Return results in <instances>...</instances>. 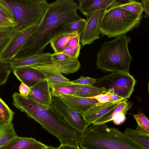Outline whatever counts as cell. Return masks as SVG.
Wrapping results in <instances>:
<instances>
[{
	"instance_id": "1",
	"label": "cell",
	"mask_w": 149,
	"mask_h": 149,
	"mask_svg": "<svg viewBox=\"0 0 149 149\" xmlns=\"http://www.w3.org/2000/svg\"><path fill=\"white\" fill-rule=\"evenodd\" d=\"M73 0H57L49 4L36 31L26 40L13 59L43 53L47 46L59 35L63 26L82 18Z\"/></svg>"
},
{
	"instance_id": "2",
	"label": "cell",
	"mask_w": 149,
	"mask_h": 149,
	"mask_svg": "<svg viewBox=\"0 0 149 149\" xmlns=\"http://www.w3.org/2000/svg\"><path fill=\"white\" fill-rule=\"evenodd\" d=\"M13 104L34 120L42 127L57 138L61 144L79 146L82 133L72 127L56 109L52 102L48 106L37 103L28 96L15 92Z\"/></svg>"
},
{
	"instance_id": "3",
	"label": "cell",
	"mask_w": 149,
	"mask_h": 149,
	"mask_svg": "<svg viewBox=\"0 0 149 149\" xmlns=\"http://www.w3.org/2000/svg\"><path fill=\"white\" fill-rule=\"evenodd\" d=\"M81 149H143L119 129L105 124L91 125L82 133Z\"/></svg>"
},
{
	"instance_id": "4",
	"label": "cell",
	"mask_w": 149,
	"mask_h": 149,
	"mask_svg": "<svg viewBox=\"0 0 149 149\" xmlns=\"http://www.w3.org/2000/svg\"><path fill=\"white\" fill-rule=\"evenodd\" d=\"M130 37L125 35L104 42L97 54L96 68L107 72H129L132 58L128 48Z\"/></svg>"
},
{
	"instance_id": "5",
	"label": "cell",
	"mask_w": 149,
	"mask_h": 149,
	"mask_svg": "<svg viewBox=\"0 0 149 149\" xmlns=\"http://www.w3.org/2000/svg\"><path fill=\"white\" fill-rule=\"evenodd\" d=\"M116 0L104 11L100 24V33L109 38L125 35L139 26L142 15L120 8Z\"/></svg>"
},
{
	"instance_id": "6",
	"label": "cell",
	"mask_w": 149,
	"mask_h": 149,
	"mask_svg": "<svg viewBox=\"0 0 149 149\" xmlns=\"http://www.w3.org/2000/svg\"><path fill=\"white\" fill-rule=\"evenodd\" d=\"M49 4L46 0H0V5L14 16L19 30L38 25Z\"/></svg>"
},
{
	"instance_id": "7",
	"label": "cell",
	"mask_w": 149,
	"mask_h": 149,
	"mask_svg": "<svg viewBox=\"0 0 149 149\" xmlns=\"http://www.w3.org/2000/svg\"><path fill=\"white\" fill-rule=\"evenodd\" d=\"M136 83L129 72H115L97 79L93 86L105 88L106 93H114L125 100L130 97Z\"/></svg>"
},
{
	"instance_id": "8",
	"label": "cell",
	"mask_w": 149,
	"mask_h": 149,
	"mask_svg": "<svg viewBox=\"0 0 149 149\" xmlns=\"http://www.w3.org/2000/svg\"><path fill=\"white\" fill-rule=\"evenodd\" d=\"M52 101L59 113L77 131L82 133L91 125L82 114L77 111L59 97L52 96Z\"/></svg>"
},
{
	"instance_id": "9",
	"label": "cell",
	"mask_w": 149,
	"mask_h": 149,
	"mask_svg": "<svg viewBox=\"0 0 149 149\" xmlns=\"http://www.w3.org/2000/svg\"><path fill=\"white\" fill-rule=\"evenodd\" d=\"M38 26H32L22 30L15 28L14 35L3 50L0 58L9 62L14 58L26 40L36 31Z\"/></svg>"
},
{
	"instance_id": "10",
	"label": "cell",
	"mask_w": 149,
	"mask_h": 149,
	"mask_svg": "<svg viewBox=\"0 0 149 149\" xmlns=\"http://www.w3.org/2000/svg\"><path fill=\"white\" fill-rule=\"evenodd\" d=\"M105 10L102 9L96 11L86 19L84 28L80 35V42L83 46L90 45L95 40L100 38V23Z\"/></svg>"
},
{
	"instance_id": "11",
	"label": "cell",
	"mask_w": 149,
	"mask_h": 149,
	"mask_svg": "<svg viewBox=\"0 0 149 149\" xmlns=\"http://www.w3.org/2000/svg\"><path fill=\"white\" fill-rule=\"evenodd\" d=\"M29 66L42 71H57L66 74L73 73L81 67L78 59L73 58L59 61H53L51 60Z\"/></svg>"
},
{
	"instance_id": "12",
	"label": "cell",
	"mask_w": 149,
	"mask_h": 149,
	"mask_svg": "<svg viewBox=\"0 0 149 149\" xmlns=\"http://www.w3.org/2000/svg\"><path fill=\"white\" fill-rule=\"evenodd\" d=\"M12 71L19 81L30 88L39 82L47 79L43 72L30 66L17 68Z\"/></svg>"
},
{
	"instance_id": "13",
	"label": "cell",
	"mask_w": 149,
	"mask_h": 149,
	"mask_svg": "<svg viewBox=\"0 0 149 149\" xmlns=\"http://www.w3.org/2000/svg\"><path fill=\"white\" fill-rule=\"evenodd\" d=\"M123 100L103 104L98 102L83 115L86 121L91 125L111 112Z\"/></svg>"
},
{
	"instance_id": "14",
	"label": "cell",
	"mask_w": 149,
	"mask_h": 149,
	"mask_svg": "<svg viewBox=\"0 0 149 149\" xmlns=\"http://www.w3.org/2000/svg\"><path fill=\"white\" fill-rule=\"evenodd\" d=\"M28 96L38 103L49 106L52 101L49 84L48 79H46L41 81L30 88Z\"/></svg>"
},
{
	"instance_id": "15",
	"label": "cell",
	"mask_w": 149,
	"mask_h": 149,
	"mask_svg": "<svg viewBox=\"0 0 149 149\" xmlns=\"http://www.w3.org/2000/svg\"><path fill=\"white\" fill-rule=\"evenodd\" d=\"M58 97L77 111L82 114L99 102L94 98L81 97L74 95H63Z\"/></svg>"
},
{
	"instance_id": "16",
	"label": "cell",
	"mask_w": 149,
	"mask_h": 149,
	"mask_svg": "<svg viewBox=\"0 0 149 149\" xmlns=\"http://www.w3.org/2000/svg\"><path fill=\"white\" fill-rule=\"evenodd\" d=\"M48 146L35 138L19 137L13 138L0 149H43Z\"/></svg>"
},
{
	"instance_id": "17",
	"label": "cell",
	"mask_w": 149,
	"mask_h": 149,
	"mask_svg": "<svg viewBox=\"0 0 149 149\" xmlns=\"http://www.w3.org/2000/svg\"><path fill=\"white\" fill-rule=\"evenodd\" d=\"M115 0H79L78 9L87 19L95 12L108 8Z\"/></svg>"
},
{
	"instance_id": "18",
	"label": "cell",
	"mask_w": 149,
	"mask_h": 149,
	"mask_svg": "<svg viewBox=\"0 0 149 149\" xmlns=\"http://www.w3.org/2000/svg\"><path fill=\"white\" fill-rule=\"evenodd\" d=\"M51 53H42L19 59H14L9 62L13 70L23 66L45 62L51 60Z\"/></svg>"
},
{
	"instance_id": "19",
	"label": "cell",
	"mask_w": 149,
	"mask_h": 149,
	"mask_svg": "<svg viewBox=\"0 0 149 149\" xmlns=\"http://www.w3.org/2000/svg\"><path fill=\"white\" fill-rule=\"evenodd\" d=\"M49 84L51 95L54 97L63 95H74L78 85L71 81Z\"/></svg>"
},
{
	"instance_id": "20",
	"label": "cell",
	"mask_w": 149,
	"mask_h": 149,
	"mask_svg": "<svg viewBox=\"0 0 149 149\" xmlns=\"http://www.w3.org/2000/svg\"><path fill=\"white\" fill-rule=\"evenodd\" d=\"M124 133L143 149H149V134L141 132L136 129L127 128Z\"/></svg>"
},
{
	"instance_id": "21",
	"label": "cell",
	"mask_w": 149,
	"mask_h": 149,
	"mask_svg": "<svg viewBox=\"0 0 149 149\" xmlns=\"http://www.w3.org/2000/svg\"><path fill=\"white\" fill-rule=\"evenodd\" d=\"M17 136L12 122L0 121V148Z\"/></svg>"
},
{
	"instance_id": "22",
	"label": "cell",
	"mask_w": 149,
	"mask_h": 149,
	"mask_svg": "<svg viewBox=\"0 0 149 149\" xmlns=\"http://www.w3.org/2000/svg\"><path fill=\"white\" fill-rule=\"evenodd\" d=\"M103 88H99L93 85L78 84L74 95L83 97H90L101 94L106 93Z\"/></svg>"
},
{
	"instance_id": "23",
	"label": "cell",
	"mask_w": 149,
	"mask_h": 149,
	"mask_svg": "<svg viewBox=\"0 0 149 149\" xmlns=\"http://www.w3.org/2000/svg\"><path fill=\"white\" fill-rule=\"evenodd\" d=\"M127 101L126 99L122 100L111 112L102 117L92 124H105L112 121L113 118L119 113L125 110H128L131 107L132 104L129 103Z\"/></svg>"
},
{
	"instance_id": "24",
	"label": "cell",
	"mask_w": 149,
	"mask_h": 149,
	"mask_svg": "<svg viewBox=\"0 0 149 149\" xmlns=\"http://www.w3.org/2000/svg\"><path fill=\"white\" fill-rule=\"evenodd\" d=\"M78 34H62L53 39L50 42L52 48L55 53H62L68 41Z\"/></svg>"
},
{
	"instance_id": "25",
	"label": "cell",
	"mask_w": 149,
	"mask_h": 149,
	"mask_svg": "<svg viewBox=\"0 0 149 149\" xmlns=\"http://www.w3.org/2000/svg\"><path fill=\"white\" fill-rule=\"evenodd\" d=\"M86 23V19L82 18L78 20L65 24L63 26L60 35L75 33L80 35L84 28Z\"/></svg>"
},
{
	"instance_id": "26",
	"label": "cell",
	"mask_w": 149,
	"mask_h": 149,
	"mask_svg": "<svg viewBox=\"0 0 149 149\" xmlns=\"http://www.w3.org/2000/svg\"><path fill=\"white\" fill-rule=\"evenodd\" d=\"M14 113L0 97V121L6 123L12 122Z\"/></svg>"
},
{
	"instance_id": "27",
	"label": "cell",
	"mask_w": 149,
	"mask_h": 149,
	"mask_svg": "<svg viewBox=\"0 0 149 149\" xmlns=\"http://www.w3.org/2000/svg\"><path fill=\"white\" fill-rule=\"evenodd\" d=\"M133 116L137 123L136 129L141 132L149 134V122L147 117L140 112Z\"/></svg>"
},
{
	"instance_id": "28",
	"label": "cell",
	"mask_w": 149,
	"mask_h": 149,
	"mask_svg": "<svg viewBox=\"0 0 149 149\" xmlns=\"http://www.w3.org/2000/svg\"><path fill=\"white\" fill-rule=\"evenodd\" d=\"M127 3L120 5L121 8L124 9L138 15H142L143 8L141 3L133 0H128Z\"/></svg>"
},
{
	"instance_id": "29",
	"label": "cell",
	"mask_w": 149,
	"mask_h": 149,
	"mask_svg": "<svg viewBox=\"0 0 149 149\" xmlns=\"http://www.w3.org/2000/svg\"><path fill=\"white\" fill-rule=\"evenodd\" d=\"M12 71L10 63L0 59V86L6 83Z\"/></svg>"
},
{
	"instance_id": "30",
	"label": "cell",
	"mask_w": 149,
	"mask_h": 149,
	"mask_svg": "<svg viewBox=\"0 0 149 149\" xmlns=\"http://www.w3.org/2000/svg\"><path fill=\"white\" fill-rule=\"evenodd\" d=\"M42 72L46 75L49 84H56L68 82L70 81L69 79L63 76L59 72L57 71Z\"/></svg>"
},
{
	"instance_id": "31",
	"label": "cell",
	"mask_w": 149,
	"mask_h": 149,
	"mask_svg": "<svg viewBox=\"0 0 149 149\" xmlns=\"http://www.w3.org/2000/svg\"><path fill=\"white\" fill-rule=\"evenodd\" d=\"M81 48V45L75 48H71L66 45L62 53L71 58L78 59L80 53Z\"/></svg>"
},
{
	"instance_id": "32",
	"label": "cell",
	"mask_w": 149,
	"mask_h": 149,
	"mask_svg": "<svg viewBox=\"0 0 149 149\" xmlns=\"http://www.w3.org/2000/svg\"><path fill=\"white\" fill-rule=\"evenodd\" d=\"M15 31L14 29L12 32L0 38V58L3 50L12 39Z\"/></svg>"
},
{
	"instance_id": "33",
	"label": "cell",
	"mask_w": 149,
	"mask_h": 149,
	"mask_svg": "<svg viewBox=\"0 0 149 149\" xmlns=\"http://www.w3.org/2000/svg\"><path fill=\"white\" fill-rule=\"evenodd\" d=\"M96 79L81 76L78 79L71 81L72 83L77 84L93 85L96 82Z\"/></svg>"
},
{
	"instance_id": "34",
	"label": "cell",
	"mask_w": 149,
	"mask_h": 149,
	"mask_svg": "<svg viewBox=\"0 0 149 149\" xmlns=\"http://www.w3.org/2000/svg\"><path fill=\"white\" fill-rule=\"evenodd\" d=\"M0 25H6L15 28L17 26L18 24L15 20L0 14Z\"/></svg>"
},
{
	"instance_id": "35",
	"label": "cell",
	"mask_w": 149,
	"mask_h": 149,
	"mask_svg": "<svg viewBox=\"0 0 149 149\" xmlns=\"http://www.w3.org/2000/svg\"><path fill=\"white\" fill-rule=\"evenodd\" d=\"M89 98L95 99L98 101L99 103L101 104L111 102L110 94L108 93L101 94Z\"/></svg>"
},
{
	"instance_id": "36",
	"label": "cell",
	"mask_w": 149,
	"mask_h": 149,
	"mask_svg": "<svg viewBox=\"0 0 149 149\" xmlns=\"http://www.w3.org/2000/svg\"><path fill=\"white\" fill-rule=\"evenodd\" d=\"M128 110H125L119 113L112 120L114 123L116 125H120L123 123L126 119V114Z\"/></svg>"
},
{
	"instance_id": "37",
	"label": "cell",
	"mask_w": 149,
	"mask_h": 149,
	"mask_svg": "<svg viewBox=\"0 0 149 149\" xmlns=\"http://www.w3.org/2000/svg\"><path fill=\"white\" fill-rule=\"evenodd\" d=\"M70 58L69 56L63 53L52 54L51 55V59L52 61H61L67 60Z\"/></svg>"
},
{
	"instance_id": "38",
	"label": "cell",
	"mask_w": 149,
	"mask_h": 149,
	"mask_svg": "<svg viewBox=\"0 0 149 149\" xmlns=\"http://www.w3.org/2000/svg\"><path fill=\"white\" fill-rule=\"evenodd\" d=\"M80 42V35H78L71 38L66 45L71 48H75L81 45Z\"/></svg>"
},
{
	"instance_id": "39",
	"label": "cell",
	"mask_w": 149,
	"mask_h": 149,
	"mask_svg": "<svg viewBox=\"0 0 149 149\" xmlns=\"http://www.w3.org/2000/svg\"><path fill=\"white\" fill-rule=\"evenodd\" d=\"M14 28L7 26L0 25V38L12 32Z\"/></svg>"
},
{
	"instance_id": "40",
	"label": "cell",
	"mask_w": 149,
	"mask_h": 149,
	"mask_svg": "<svg viewBox=\"0 0 149 149\" xmlns=\"http://www.w3.org/2000/svg\"><path fill=\"white\" fill-rule=\"evenodd\" d=\"M19 94L24 96H28L30 91V88L25 84L21 83L19 88Z\"/></svg>"
},
{
	"instance_id": "41",
	"label": "cell",
	"mask_w": 149,
	"mask_h": 149,
	"mask_svg": "<svg viewBox=\"0 0 149 149\" xmlns=\"http://www.w3.org/2000/svg\"><path fill=\"white\" fill-rule=\"evenodd\" d=\"M0 14L11 19L15 20L14 16L8 10L0 5Z\"/></svg>"
},
{
	"instance_id": "42",
	"label": "cell",
	"mask_w": 149,
	"mask_h": 149,
	"mask_svg": "<svg viewBox=\"0 0 149 149\" xmlns=\"http://www.w3.org/2000/svg\"><path fill=\"white\" fill-rule=\"evenodd\" d=\"M141 3L143 6V11L146 14L145 17H149V0H142Z\"/></svg>"
},
{
	"instance_id": "43",
	"label": "cell",
	"mask_w": 149,
	"mask_h": 149,
	"mask_svg": "<svg viewBox=\"0 0 149 149\" xmlns=\"http://www.w3.org/2000/svg\"><path fill=\"white\" fill-rule=\"evenodd\" d=\"M57 149H81L79 146H75L65 144H61Z\"/></svg>"
},
{
	"instance_id": "44",
	"label": "cell",
	"mask_w": 149,
	"mask_h": 149,
	"mask_svg": "<svg viewBox=\"0 0 149 149\" xmlns=\"http://www.w3.org/2000/svg\"><path fill=\"white\" fill-rule=\"evenodd\" d=\"M109 93L110 94L112 102L117 101L120 100H124L121 97L114 93Z\"/></svg>"
},
{
	"instance_id": "45",
	"label": "cell",
	"mask_w": 149,
	"mask_h": 149,
	"mask_svg": "<svg viewBox=\"0 0 149 149\" xmlns=\"http://www.w3.org/2000/svg\"><path fill=\"white\" fill-rule=\"evenodd\" d=\"M57 148H55L51 146H47V147L43 149H57Z\"/></svg>"
}]
</instances>
